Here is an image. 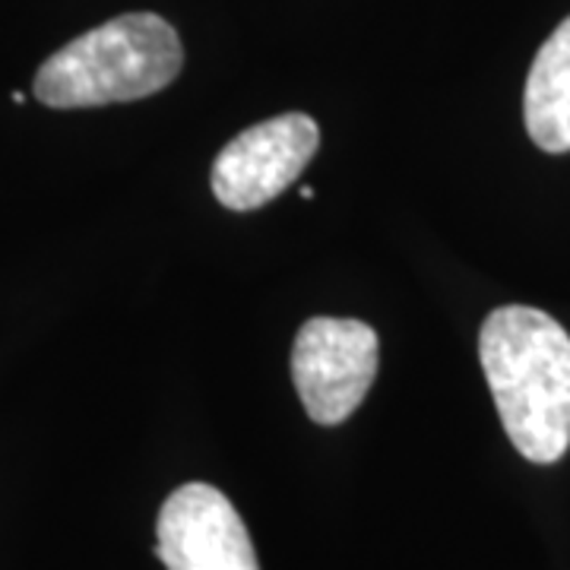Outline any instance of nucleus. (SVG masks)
Instances as JSON below:
<instances>
[{"mask_svg": "<svg viewBox=\"0 0 570 570\" xmlns=\"http://www.w3.org/2000/svg\"><path fill=\"white\" fill-rule=\"evenodd\" d=\"M523 118L532 142L546 153H570V17L532 61Z\"/></svg>", "mask_w": 570, "mask_h": 570, "instance_id": "6", "label": "nucleus"}, {"mask_svg": "<svg viewBox=\"0 0 570 570\" xmlns=\"http://www.w3.org/2000/svg\"><path fill=\"white\" fill-rule=\"evenodd\" d=\"M479 358L510 444L530 463L570 448V336L546 311L504 305L479 333Z\"/></svg>", "mask_w": 570, "mask_h": 570, "instance_id": "1", "label": "nucleus"}, {"mask_svg": "<svg viewBox=\"0 0 570 570\" xmlns=\"http://www.w3.org/2000/svg\"><path fill=\"white\" fill-rule=\"evenodd\" d=\"M156 551L168 570H261L245 520L223 491L204 482L168 494Z\"/></svg>", "mask_w": 570, "mask_h": 570, "instance_id": "5", "label": "nucleus"}, {"mask_svg": "<svg viewBox=\"0 0 570 570\" xmlns=\"http://www.w3.org/2000/svg\"><path fill=\"white\" fill-rule=\"evenodd\" d=\"M321 146V130L307 115L288 111L247 127L213 165V194L235 213H250L302 178Z\"/></svg>", "mask_w": 570, "mask_h": 570, "instance_id": "4", "label": "nucleus"}, {"mask_svg": "<svg viewBox=\"0 0 570 570\" xmlns=\"http://www.w3.org/2000/svg\"><path fill=\"white\" fill-rule=\"evenodd\" d=\"M175 26L156 13H124L67 41L36 73V99L48 108L137 102L181 73Z\"/></svg>", "mask_w": 570, "mask_h": 570, "instance_id": "2", "label": "nucleus"}, {"mask_svg": "<svg viewBox=\"0 0 570 570\" xmlns=\"http://www.w3.org/2000/svg\"><path fill=\"white\" fill-rule=\"evenodd\" d=\"M377 377V333L362 321L311 317L292 348V381L317 425H340Z\"/></svg>", "mask_w": 570, "mask_h": 570, "instance_id": "3", "label": "nucleus"}]
</instances>
